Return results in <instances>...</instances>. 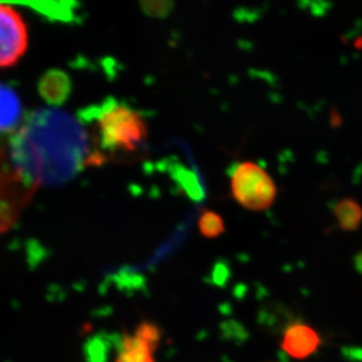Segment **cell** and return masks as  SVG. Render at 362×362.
Masks as SVG:
<instances>
[{
	"label": "cell",
	"instance_id": "obj_1",
	"mask_svg": "<svg viewBox=\"0 0 362 362\" xmlns=\"http://www.w3.org/2000/svg\"><path fill=\"white\" fill-rule=\"evenodd\" d=\"M93 144L72 115L45 108L28 117L11 137L7 160L31 188L64 185L92 167Z\"/></svg>",
	"mask_w": 362,
	"mask_h": 362
},
{
	"label": "cell",
	"instance_id": "obj_4",
	"mask_svg": "<svg viewBox=\"0 0 362 362\" xmlns=\"http://www.w3.org/2000/svg\"><path fill=\"white\" fill-rule=\"evenodd\" d=\"M35 192L11 167L7 151L0 153V233L16 224Z\"/></svg>",
	"mask_w": 362,
	"mask_h": 362
},
{
	"label": "cell",
	"instance_id": "obj_3",
	"mask_svg": "<svg viewBox=\"0 0 362 362\" xmlns=\"http://www.w3.org/2000/svg\"><path fill=\"white\" fill-rule=\"evenodd\" d=\"M230 188L235 201L250 211H265L278 196L274 177L253 161L238 162L231 168Z\"/></svg>",
	"mask_w": 362,
	"mask_h": 362
},
{
	"label": "cell",
	"instance_id": "obj_5",
	"mask_svg": "<svg viewBox=\"0 0 362 362\" xmlns=\"http://www.w3.org/2000/svg\"><path fill=\"white\" fill-rule=\"evenodd\" d=\"M162 331L151 322H141L134 331L123 333L114 345L110 362H156Z\"/></svg>",
	"mask_w": 362,
	"mask_h": 362
},
{
	"label": "cell",
	"instance_id": "obj_8",
	"mask_svg": "<svg viewBox=\"0 0 362 362\" xmlns=\"http://www.w3.org/2000/svg\"><path fill=\"white\" fill-rule=\"evenodd\" d=\"M24 119L23 105L17 93L0 82V153L7 151L8 141Z\"/></svg>",
	"mask_w": 362,
	"mask_h": 362
},
{
	"label": "cell",
	"instance_id": "obj_7",
	"mask_svg": "<svg viewBox=\"0 0 362 362\" xmlns=\"http://www.w3.org/2000/svg\"><path fill=\"white\" fill-rule=\"evenodd\" d=\"M322 344V337L315 328L300 320H296L284 329L281 347L292 359L304 360L315 354Z\"/></svg>",
	"mask_w": 362,
	"mask_h": 362
},
{
	"label": "cell",
	"instance_id": "obj_9",
	"mask_svg": "<svg viewBox=\"0 0 362 362\" xmlns=\"http://www.w3.org/2000/svg\"><path fill=\"white\" fill-rule=\"evenodd\" d=\"M333 215L342 231H356L362 224V206L351 197L335 202Z\"/></svg>",
	"mask_w": 362,
	"mask_h": 362
},
{
	"label": "cell",
	"instance_id": "obj_12",
	"mask_svg": "<svg viewBox=\"0 0 362 362\" xmlns=\"http://www.w3.org/2000/svg\"><path fill=\"white\" fill-rule=\"evenodd\" d=\"M354 267H356V271H359L360 274H362V251L356 255L354 258Z\"/></svg>",
	"mask_w": 362,
	"mask_h": 362
},
{
	"label": "cell",
	"instance_id": "obj_6",
	"mask_svg": "<svg viewBox=\"0 0 362 362\" xmlns=\"http://www.w3.org/2000/svg\"><path fill=\"white\" fill-rule=\"evenodd\" d=\"M28 47L24 18L16 8L0 3V69L17 65Z\"/></svg>",
	"mask_w": 362,
	"mask_h": 362
},
{
	"label": "cell",
	"instance_id": "obj_11",
	"mask_svg": "<svg viewBox=\"0 0 362 362\" xmlns=\"http://www.w3.org/2000/svg\"><path fill=\"white\" fill-rule=\"evenodd\" d=\"M64 74H48L42 82V94L49 101L62 99L69 93V82Z\"/></svg>",
	"mask_w": 362,
	"mask_h": 362
},
{
	"label": "cell",
	"instance_id": "obj_2",
	"mask_svg": "<svg viewBox=\"0 0 362 362\" xmlns=\"http://www.w3.org/2000/svg\"><path fill=\"white\" fill-rule=\"evenodd\" d=\"M92 165L107 158L135 154L148 139L147 123L137 110L122 103H110L96 114Z\"/></svg>",
	"mask_w": 362,
	"mask_h": 362
},
{
	"label": "cell",
	"instance_id": "obj_10",
	"mask_svg": "<svg viewBox=\"0 0 362 362\" xmlns=\"http://www.w3.org/2000/svg\"><path fill=\"white\" fill-rule=\"evenodd\" d=\"M199 230L205 238H217L226 233V223L222 216L214 210L205 209L199 214Z\"/></svg>",
	"mask_w": 362,
	"mask_h": 362
}]
</instances>
